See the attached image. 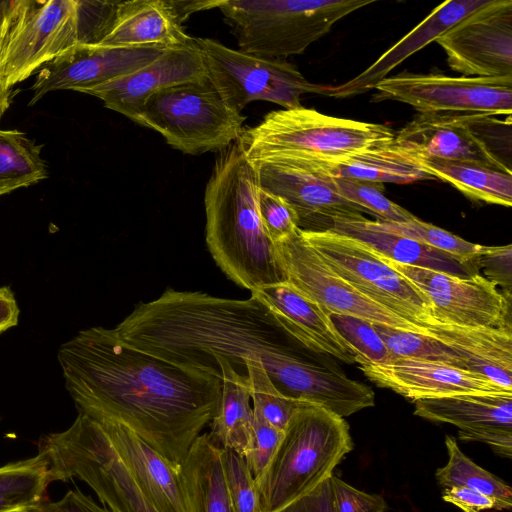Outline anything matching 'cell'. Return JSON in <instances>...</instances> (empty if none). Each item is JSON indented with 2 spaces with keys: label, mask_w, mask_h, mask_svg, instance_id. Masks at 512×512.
<instances>
[{
  "label": "cell",
  "mask_w": 512,
  "mask_h": 512,
  "mask_svg": "<svg viewBox=\"0 0 512 512\" xmlns=\"http://www.w3.org/2000/svg\"><path fill=\"white\" fill-rule=\"evenodd\" d=\"M221 459L232 511L259 512L255 479L244 457L233 450L221 449Z\"/></svg>",
  "instance_id": "cell-40"
},
{
  "label": "cell",
  "mask_w": 512,
  "mask_h": 512,
  "mask_svg": "<svg viewBox=\"0 0 512 512\" xmlns=\"http://www.w3.org/2000/svg\"><path fill=\"white\" fill-rule=\"evenodd\" d=\"M29 0H0V40L21 15Z\"/></svg>",
  "instance_id": "cell-49"
},
{
  "label": "cell",
  "mask_w": 512,
  "mask_h": 512,
  "mask_svg": "<svg viewBox=\"0 0 512 512\" xmlns=\"http://www.w3.org/2000/svg\"><path fill=\"white\" fill-rule=\"evenodd\" d=\"M111 332L125 343L178 366L221 378L216 358L247 376L262 365L284 395L311 399L325 387L327 364L297 341L257 297L230 299L168 289L139 302Z\"/></svg>",
  "instance_id": "cell-2"
},
{
  "label": "cell",
  "mask_w": 512,
  "mask_h": 512,
  "mask_svg": "<svg viewBox=\"0 0 512 512\" xmlns=\"http://www.w3.org/2000/svg\"><path fill=\"white\" fill-rule=\"evenodd\" d=\"M371 224L379 230L407 237L447 252L464 263H470L481 246L418 218L406 222L371 220Z\"/></svg>",
  "instance_id": "cell-37"
},
{
  "label": "cell",
  "mask_w": 512,
  "mask_h": 512,
  "mask_svg": "<svg viewBox=\"0 0 512 512\" xmlns=\"http://www.w3.org/2000/svg\"><path fill=\"white\" fill-rule=\"evenodd\" d=\"M206 75L202 53L194 40L189 46L166 49L146 66L82 93L101 99L106 108L136 122L153 94Z\"/></svg>",
  "instance_id": "cell-20"
},
{
  "label": "cell",
  "mask_w": 512,
  "mask_h": 512,
  "mask_svg": "<svg viewBox=\"0 0 512 512\" xmlns=\"http://www.w3.org/2000/svg\"><path fill=\"white\" fill-rule=\"evenodd\" d=\"M375 0H219L239 50L285 59L302 54L336 22Z\"/></svg>",
  "instance_id": "cell-6"
},
{
  "label": "cell",
  "mask_w": 512,
  "mask_h": 512,
  "mask_svg": "<svg viewBox=\"0 0 512 512\" xmlns=\"http://www.w3.org/2000/svg\"><path fill=\"white\" fill-rule=\"evenodd\" d=\"M189 512H233L227 491L221 449L201 434L180 468Z\"/></svg>",
  "instance_id": "cell-29"
},
{
  "label": "cell",
  "mask_w": 512,
  "mask_h": 512,
  "mask_svg": "<svg viewBox=\"0 0 512 512\" xmlns=\"http://www.w3.org/2000/svg\"><path fill=\"white\" fill-rule=\"evenodd\" d=\"M257 174L237 141L220 151L206 184V242L224 274L250 292L287 282L258 210Z\"/></svg>",
  "instance_id": "cell-3"
},
{
  "label": "cell",
  "mask_w": 512,
  "mask_h": 512,
  "mask_svg": "<svg viewBox=\"0 0 512 512\" xmlns=\"http://www.w3.org/2000/svg\"><path fill=\"white\" fill-rule=\"evenodd\" d=\"M22 512H111L107 507L98 505L80 489L68 490L57 501H44Z\"/></svg>",
  "instance_id": "cell-45"
},
{
  "label": "cell",
  "mask_w": 512,
  "mask_h": 512,
  "mask_svg": "<svg viewBox=\"0 0 512 512\" xmlns=\"http://www.w3.org/2000/svg\"><path fill=\"white\" fill-rule=\"evenodd\" d=\"M42 148L24 132L0 129V196L48 177Z\"/></svg>",
  "instance_id": "cell-33"
},
{
  "label": "cell",
  "mask_w": 512,
  "mask_h": 512,
  "mask_svg": "<svg viewBox=\"0 0 512 512\" xmlns=\"http://www.w3.org/2000/svg\"><path fill=\"white\" fill-rule=\"evenodd\" d=\"M277 512H334L330 477Z\"/></svg>",
  "instance_id": "cell-46"
},
{
  "label": "cell",
  "mask_w": 512,
  "mask_h": 512,
  "mask_svg": "<svg viewBox=\"0 0 512 512\" xmlns=\"http://www.w3.org/2000/svg\"><path fill=\"white\" fill-rule=\"evenodd\" d=\"M329 316L338 333L355 352V363L384 365L396 360L370 321L344 314Z\"/></svg>",
  "instance_id": "cell-39"
},
{
  "label": "cell",
  "mask_w": 512,
  "mask_h": 512,
  "mask_svg": "<svg viewBox=\"0 0 512 512\" xmlns=\"http://www.w3.org/2000/svg\"><path fill=\"white\" fill-rule=\"evenodd\" d=\"M373 325L395 359H419L466 369L457 353L429 335L381 324Z\"/></svg>",
  "instance_id": "cell-35"
},
{
  "label": "cell",
  "mask_w": 512,
  "mask_h": 512,
  "mask_svg": "<svg viewBox=\"0 0 512 512\" xmlns=\"http://www.w3.org/2000/svg\"><path fill=\"white\" fill-rule=\"evenodd\" d=\"M135 482L159 512H189L180 470L124 425L97 421Z\"/></svg>",
  "instance_id": "cell-22"
},
{
  "label": "cell",
  "mask_w": 512,
  "mask_h": 512,
  "mask_svg": "<svg viewBox=\"0 0 512 512\" xmlns=\"http://www.w3.org/2000/svg\"><path fill=\"white\" fill-rule=\"evenodd\" d=\"M486 2L487 0H449L441 3L367 69L343 84L326 86L324 95L334 98H348L374 89L377 83L386 78L389 72L406 58L435 41L440 35Z\"/></svg>",
  "instance_id": "cell-24"
},
{
  "label": "cell",
  "mask_w": 512,
  "mask_h": 512,
  "mask_svg": "<svg viewBox=\"0 0 512 512\" xmlns=\"http://www.w3.org/2000/svg\"><path fill=\"white\" fill-rule=\"evenodd\" d=\"M478 270H482L487 280L500 286L502 293L511 299L512 289V245L483 246L470 260Z\"/></svg>",
  "instance_id": "cell-42"
},
{
  "label": "cell",
  "mask_w": 512,
  "mask_h": 512,
  "mask_svg": "<svg viewBox=\"0 0 512 512\" xmlns=\"http://www.w3.org/2000/svg\"><path fill=\"white\" fill-rule=\"evenodd\" d=\"M329 230L354 238L377 255L399 264L458 277L480 274L471 263H464L447 252L413 239L379 230L365 217L334 221Z\"/></svg>",
  "instance_id": "cell-27"
},
{
  "label": "cell",
  "mask_w": 512,
  "mask_h": 512,
  "mask_svg": "<svg viewBox=\"0 0 512 512\" xmlns=\"http://www.w3.org/2000/svg\"><path fill=\"white\" fill-rule=\"evenodd\" d=\"M13 89L10 87H7L1 80H0V119L3 117L5 112L9 109L12 97H13Z\"/></svg>",
  "instance_id": "cell-51"
},
{
  "label": "cell",
  "mask_w": 512,
  "mask_h": 512,
  "mask_svg": "<svg viewBox=\"0 0 512 512\" xmlns=\"http://www.w3.org/2000/svg\"><path fill=\"white\" fill-rule=\"evenodd\" d=\"M175 15L179 22L182 24L184 20H186L190 14L195 13L200 10L217 8L219 0H206V1H176L169 0Z\"/></svg>",
  "instance_id": "cell-50"
},
{
  "label": "cell",
  "mask_w": 512,
  "mask_h": 512,
  "mask_svg": "<svg viewBox=\"0 0 512 512\" xmlns=\"http://www.w3.org/2000/svg\"><path fill=\"white\" fill-rule=\"evenodd\" d=\"M354 444L345 419L321 406L300 408L255 480L259 512H277L328 479Z\"/></svg>",
  "instance_id": "cell-4"
},
{
  "label": "cell",
  "mask_w": 512,
  "mask_h": 512,
  "mask_svg": "<svg viewBox=\"0 0 512 512\" xmlns=\"http://www.w3.org/2000/svg\"><path fill=\"white\" fill-rule=\"evenodd\" d=\"M246 366L253 410L271 425L284 432L293 415L300 408L311 405V403L281 393L263 366L257 362H247Z\"/></svg>",
  "instance_id": "cell-36"
},
{
  "label": "cell",
  "mask_w": 512,
  "mask_h": 512,
  "mask_svg": "<svg viewBox=\"0 0 512 512\" xmlns=\"http://www.w3.org/2000/svg\"><path fill=\"white\" fill-rule=\"evenodd\" d=\"M426 332L457 353L467 370L512 391L511 325L462 327L433 322Z\"/></svg>",
  "instance_id": "cell-25"
},
{
  "label": "cell",
  "mask_w": 512,
  "mask_h": 512,
  "mask_svg": "<svg viewBox=\"0 0 512 512\" xmlns=\"http://www.w3.org/2000/svg\"><path fill=\"white\" fill-rule=\"evenodd\" d=\"M442 499L460 508L463 512H482L496 510V503L491 497L464 487H448L442 491Z\"/></svg>",
  "instance_id": "cell-47"
},
{
  "label": "cell",
  "mask_w": 512,
  "mask_h": 512,
  "mask_svg": "<svg viewBox=\"0 0 512 512\" xmlns=\"http://www.w3.org/2000/svg\"><path fill=\"white\" fill-rule=\"evenodd\" d=\"M359 368L377 386L412 402L460 394L512 393L473 371L426 360L400 358L384 365L361 363Z\"/></svg>",
  "instance_id": "cell-21"
},
{
  "label": "cell",
  "mask_w": 512,
  "mask_h": 512,
  "mask_svg": "<svg viewBox=\"0 0 512 512\" xmlns=\"http://www.w3.org/2000/svg\"><path fill=\"white\" fill-rule=\"evenodd\" d=\"M245 119L227 106L206 75L153 94L136 123L159 132L173 148L198 155L235 143Z\"/></svg>",
  "instance_id": "cell-8"
},
{
  "label": "cell",
  "mask_w": 512,
  "mask_h": 512,
  "mask_svg": "<svg viewBox=\"0 0 512 512\" xmlns=\"http://www.w3.org/2000/svg\"><path fill=\"white\" fill-rule=\"evenodd\" d=\"M394 145L414 158L482 164L511 173V116L422 113L397 134Z\"/></svg>",
  "instance_id": "cell-9"
},
{
  "label": "cell",
  "mask_w": 512,
  "mask_h": 512,
  "mask_svg": "<svg viewBox=\"0 0 512 512\" xmlns=\"http://www.w3.org/2000/svg\"><path fill=\"white\" fill-rule=\"evenodd\" d=\"M414 404L416 416L458 427L460 440L482 442L502 457L512 456V393L460 394Z\"/></svg>",
  "instance_id": "cell-19"
},
{
  "label": "cell",
  "mask_w": 512,
  "mask_h": 512,
  "mask_svg": "<svg viewBox=\"0 0 512 512\" xmlns=\"http://www.w3.org/2000/svg\"><path fill=\"white\" fill-rule=\"evenodd\" d=\"M169 0L119 1L101 46L179 48L193 44Z\"/></svg>",
  "instance_id": "cell-26"
},
{
  "label": "cell",
  "mask_w": 512,
  "mask_h": 512,
  "mask_svg": "<svg viewBox=\"0 0 512 512\" xmlns=\"http://www.w3.org/2000/svg\"><path fill=\"white\" fill-rule=\"evenodd\" d=\"M57 359L78 414L124 425L179 470L219 408L220 377L139 350L108 328L79 331Z\"/></svg>",
  "instance_id": "cell-1"
},
{
  "label": "cell",
  "mask_w": 512,
  "mask_h": 512,
  "mask_svg": "<svg viewBox=\"0 0 512 512\" xmlns=\"http://www.w3.org/2000/svg\"><path fill=\"white\" fill-rule=\"evenodd\" d=\"M435 42L465 77L512 76V1L487 0Z\"/></svg>",
  "instance_id": "cell-17"
},
{
  "label": "cell",
  "mask_w": 512,
  "mask_h": 512,
  "mask_svg": "<svg viewBox=\"0 0 512 512\" xmlns=\"http://www.w3.org/2000/svg\"><path fill=\"white\" fill-rule=\"evenodd\" d=\"M334 512H386L387 504L378 494H369L330 476Z\"/></svg>",
  "instance_id": "cell-44"
},
{
  "label": "cell",
  "mask_w": 512,
  "mask_h": 512,
  "mask_svg": "<svg viewBox=\"0 0 512 512\" xmlns=\"http://www.w3.org/2000/svg\"><path fill=\"white\" fill-rule=\"evenodd\" d=\"M277 317L283 327L309 350L355 363V352L338 333L327 314L288 282L251 292Z\"/></svg>",
  "instance_id": "cell-23"
},
{
  "label": "cell",
  "mask_w": 512,
  "mask_h": 512,
  "mask_svg": "<svg viewBox=\"0 0 512 512\" xmlns=\"http://www.w3.org/2000/svg\"><path fill=\"white\" fill-rule=\"evenodd\" d=\"M52 482L49 462L39 452L0 466V512H22L41 504Z\"/></svg>",
  "instance_id": "cell-32"
},
{
  "label": "cell",
  "mask_w": 512,
  "mask_h": 512,
  "mask_svg": "<svg viewBox=\"0 0 512 512\" xmlns=\"http://www.w3.org/2000/svg\"><path fill=\"white\" fill-rule=\"evenodd\" d=\"M445 446L448 461L435 473L442 488L464 487L478 491L494 499L498 511L512 507V490L505 481L472 461L461 451L454 437L446 435Z\"/></svg>",
  "instance_id": "cell-34"
},
{
  "label": "cell",
  "mask_w": 512,
  "mask_h": 512,
  "mask_svg": "<svg viewBox=\"0 0 512 512\" xmlns=\"http://www.w3.org/2000/svg\"><path fill=\"white\" fill-rule=\"evenodd\" d=\"M166 49L77 44L37 71L29 105L51 91L83 92L128 75L157 59Z\"/></svg>",
  "instance_id": "cell-18"
},
{
  "label": "cell",
  "mask_w": 512,
  "mask_h": 512,
  "mask_svg": "<svg viewBox=\"0 0 512 512\" xmlns=\"http://www.w3.org/2000/svg\"><path fill=\"white\" fill-rule=\"evenodd\" d=\"M283 434V431L271 425L259 413L254 411L252 442L244 459L255 480L264 473L282 440Z\"/></svg>",
  "instance_id": "cell-43"
},
{
  "label": "cell",
  "mask_w": 512,
  "mask_h": 512,
  "mask_svg": "<svg viewBox=\"0 0 512 512\" xmlns=\"http://www.w3.org/2000/svg\"><path fill=\"white\" fill-rule=\"evenodd\" d=\"M388 126L325 115L303 106L266 114L237 143L250 162L295 158L331 162L392 143Z\"/></svg>",
  "instance_id": "cell-5"
},
{
  "label": "cell",
  "mask_w": 512,
  "mask_h": 512,
  "mask_svg": "<svg viewBox=\"0 0 512 512\" xmlns=\"http://www.w3.org/2000/svg\"><path fill=\"white\" fill-rule=\"evenodd\" d=\"M84 44L79 0H29L0 40V80L10 88Z\"/></svg>",
  "instance_id": "cell-12"
},
{
  "label": "cell",
  "mask_w": 512,
  "mask_h": 512,
  "mask_svg": "<svg viewBox=\"0 0 512 512\" xmlns=\"http://www.w3.org/2000/svg\"><path fill=\"white\" fill-rule=\"evenodd\" d=\"M20 310L14 292L10 286L0 287V334L15 327L19 321Z\"/></svg>",
  "instance_id": "cell-48"
},
{
  "label": "cell",
  "mask_w": 512,
  "mask_h": 512,
  "mask_svg": "<svg viewBox=\"0 0 512 512\" xmlns=\"http://www.w3.org/2000/svg\"><path fill=\"white\" fill-rule=\"evenodd\" d=\"M310 161L331 177L381 184H408L434 179L413 157L397 148L393 142L331 162Z\"/></svg>",
  "instance_id": "cell-30"
},
{
  "label": "cell",
  "mask_w": 512,
  "mask_h": 512,
  "mask_svg": "<svg viewBox=\"0 0 512 512\" xmlns=\"http://www.w3.org/2000/svg\"><path fill=\"white\" fill-rule=\"evenodd\" d=\"M206 73L227 106L241 114L252 101L264 100L292 109L306 93L324 95L325 87L309 82L285 59L260 57L210 38H194Z\"/></svg>",
  "instance_id": "cell-10"
},
{
  "label": "cell",
  "mask_w": 512,
  "mask_h": 512,
  "mask_svg": "<svg viewBox=\"0 0 512 512\" xmlns=\"http://www.w3.org/2000/svg\"><path fill=\"white\" fill-rule=\"evenodd\" d=\"M287 282L327 314H344L373 324L424 333L418 326L370 300L335 273L303 238L300 229L275 243Z\"/></svg>",
  "instance_id": "cell-14"
},
{
  "label": "cell",
  "mask_w": 512,
  "mask_h": 512,
  "mask_svg": "<svg viewBox=\"0 0 512 512\" xmlns=\"http://www.w3.org/2000/svg\"><path fill=\"white\" fill-rule=\"evenodd\" d=\"M257 205L262 224L274 243L299 229L295 210L281 197L258 187Z\"/></svg>",
  "instance_id": "cell-41"
},
{
  "label": "cell",
  "mask_w": 512,
  "mask_h": 512,
  "mask_svg": "<svg viewBox=\"0 0 512 512\" xmlns=\"http://www.w3.org/2000/svg\"><path fill=\"white\" fill-rule=\"evenodd\" d=\"M251 163L258 186L291 205L301 231H326L334 221L359 219L367 213L339 195L332 177L310 162L270 158Z\"/></svg>",
  "instance_id": "cell-16"
},
{
  "label": "cell",
  "mask_w": 512,
  "mask_h": 512,
  "mask_svg": "<svg viewBox=\"0 0 512 512\" xmlns=\"http://www.w3.org/2000/svg\"><path fill=\"white\" fill-rule=\"evenodd\" d=\"M215 361L221 372L222 389L208 435L217 447L245 457L252 442L254 422L249 379L236 372L226 360L216 358Z\"/></svg>",
  "instance_id": "cell-28"
},
{
  "label": "cell",
  "mask_w": 512,
  "mask_h": 512,
  "mask_svg": "<svg viewBox=\"0 0 512 512\" xmlns=\"http://www.w3.org/2000/svg\"><path fill=\"white\" fill-rule=\"evenodd\" d=\"M373 101L395 100L422 113H480L493 116L512 112V76L452 77L402 72L387 76L374 87Z\"/></svg>",
  "instance_id": "cell-13"
},
{
  "label": "cell",
  "mask_w": 512,
  "mask_h": 512,
  "mask_svg": "<svg viewBox=\"0 0 512 512\" xmlns=\"http://www.w3.org/2000/svg\"><path fill=\"white\" fill-rule=\"evenodd\" d=\"M414 159L434 179L448 182L472 200L505 207L512 205L511 173L472 162Z\"/></svg>",
  "instance_id": "cell-31"
},
{
  "label": "cell",
  "mask_w": 512,
  "mask_h": 512,
  "mask_svg": "<svg viewBox=\"0 0 512 512\" xmlns=\"http://www.w3.org/2000/svg\"><path fill=\"white\" fill-rule=\"evenodd\" d=\"M335 189L350 203L373 214L380 221L406 222L417 218L384 196V185L370 181L332 177Z\"/></svg>",
  "instance_id": "cell-38"
},
{
  "label": "cell",
  "mask_w": 512,
  "mask_h": 512,
  "mask_svg": "<svg viewBox=\"0 0 512 512\" xmlns=\"http://www.w3.org/2000/svg\"><path fill=\"white\" fill-rule=\"evenodd\" d=\"M381 258L425 294L433 322L462 327L511 325V299L481 274L458 277Z\"/></svg>",
  "instance_id": "cell-15"
},
{
  "label": "cell",
  "mask_w": 512,
  "mask_h": 512,
  "mask_svg": "<svg viewBox=\"0 0 512 512\" xmlns=\"http://www.w3.org/2000/svg\"><path fill=\"white\" fill-rule=\"evenodd\" d=\"M38 452L49 462L52 480L79 479L111 512H159L119 458L102 426L78 414L66 430L42 436Z\"/></svg>",
  "instance_id": "cell-7"
},
{
  "label": "cell",
  "mask_w": 512,
  "mask_h": 512,
  "mask_svg": "<svg viewBox=\"0 0 512 512\" xmlns=\"http://www.w3.org/2000/svg\"><path fill=\"white\" fill-rule=\"evenodd\" d=\"M301 234L325 263L358 292L418 326L433 323L432 307L425 294L367 246L331 230Z\"/></svg>",
  "instance_id": "cell-11"
}]
</instances>
